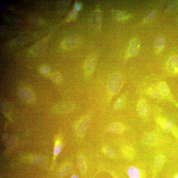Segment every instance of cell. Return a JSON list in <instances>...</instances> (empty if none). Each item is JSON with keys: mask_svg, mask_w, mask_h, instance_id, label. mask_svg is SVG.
Wrapping results in <instances>:
<instances>
[{"mask_svg": "<svg viewBox=\"0 0 178 178\" xmlns=\"http://www.w3.org/2000/svg\"><path fill=\"white\" fill-rule=\"evenodd\" d=\"M113 14L115 18L118 20L123 19L128 16L127 13L119 10H114L113 12Z\"/></svg>", "mask_w": 178, "mask_h": 178, "instance_id": "7c38bea8", "label": "cell"}, {"mask_svg": "<svg viewBox=\"0 0 178 178\" xmlns=\"http://www.w3.org/2000/svg\"><path fill=\"white\" fill-rule=\"evenodd\" d=\"M125 97L124 95H122L119 98L114 105L115 109H119L122 107L125 101Z\"/></svg>", "mask_w": 178, "mask_h": 178, "instance_id": "5bb4252c", "label": "cell"}, {"mask_svg": "<svg viewBox=\"0 0 178 178\" xmlns=\"http://www.w3.org/2000/svg\"><path fill=\"white\" fill-rule=\"evenodd\" d=\"M164 161V158L162 156H157L155 159V167L159 168L161 167Z\"/></svg>", "mask_w": 178, "mask_h": 178, "instance_id": "ac0fdd59", "label": "cell"}, {"mask_svg": "<svg viewBox=\"0 0 178 178\" xmlns=\"http://www.w3.org/2000/svg\"><path fill=\"white\" fill-rule=\"evenodd\" d=\"M165 44V40L162 37H159L157 38L155 42V46L158 49H162Z\"/></svg>", "mask_w": 178, "mask_h": 178, "instance_id": "e0dca14e", "label": "cell"}, {"mask_svg": "<svg viewBox=\"0 0 178 178\" xmlns=\"http://www.w3.org/2000/svg\"><path fill=\"white\" fill-rule=\"evenodd\" d=\"M105 153L109 156L113 157L115 156L114 152L113 150L109 147H107L105 149Z\"/></svg>", "mask_w": 178, "mask_h": 178, "instance_id": "7402d4cb", "label": "cell"}, {"mask_svg": "<svg viewBox=\"0 0 178 178\" xmlns=\"http://www.w3.org/2000/svg\"><path fill=\"white\" fill-rule=\"evenodd\" d=\"M78 163L79 168L81 172H83L85 169V165L84 160L82 157L79 158Z\"/></svg>", "mask_w": 178, "mask_h": 178, "instance_id": "ffe728a7", "label": "cell"}, {"mask_svg": "<svg viewBox=\"0 0 178 178\" xmlns=\"http://www.w3.org/2000/svg\"><path fill=\"white\" fill-rule=\"evenodd\" d=\"M77 16V14L76 12L74 11H72L70 13L69 16L72 19L76 18Z\"/></svg>", "mask_w": 178, "mask_h": 178, "instance_id": "4316f807", "label": "cell"}, {"mask_svg": "<svg viewBox=\"0 0 178 178\" xmlns=\"http://www.w3.org/2000/svg\"><path fill=\"white\" fill-rule=\"evenodd\" d=\"M107 129L110 132L119 133L122 131L123 128L119 124H113L109 125Z\"/></svg>", "mask_w": 178, "mask_h": 178, "instance_id": "8fae6325", "label": "cell"}, {"mask_svg": "<svg viewBox=\"0 0 178 178\" xmlns=\"http://www.w3.org/2000/svg\"><path fill=\"white\" fill-rule=\"evenodd\" d=\"M71 166H67L65 167L60 175H61V176H63V175H64L67 174L68 173V172L71 170Z\"/></svg>", "mask_w": 178, "mask_h": 178, "instance_id": "cb8c5ba5", "label": "cell"}, {"mask_svg": "<svg viewBox=\"0 0 178 178\" xmlns=\"http://www.w3.org/2000/svg\"><path fill=\"white\" fill-rule=\"evenodd\" d=\"M71 178H79L77 175H73Z\"/></svg>", "mask_w": 178, "mask_h": 178, "instance_id": "f1b7e54d", "label": "cell"}, {"mask_svg": "<svg viewBox=\"0 0 178 178\" xmlns=\"http://www.w3.org/2000/svg\"><path fill=\"white\" fill-rule=\"evenodd\" d=\"M94 22L95 25L99 27L101 24V19L99 12L97 11L95 12L94 16Z\"/></svg>", "mask_w": 178, "mask_h": 178, "instance_id": "2e32d148", "label": "cell"}, {"mask_svg": "<svg viewBox=\"0 0 178 178\" xmlns=\"http://www.w3.org/2000/svg\"><path fill=\"white\" fill-rule=\"evenodd\" d=\"M158 87L161 92L162 96L166 97L170 100L172 99L169 87L166 82L163 81L160 82Z\"/></svg>", "mask_w": 178, "mask_h": 178, "instance_id": "277c9868", "label": "cell"}, {"mask_svg": "<svg viewBox=\"0 0 178 178\" xmlns=\"http://www.w3.org/2000/svg\"><path fill=\"white\" fill-rule=\"evenodd\" d=\"M96 64V58L94 56L91 55L86 60L84 66L85 74L87 76H90L93 72Z\"/></svg>", "mask_w": 178, "mask_h": 178, "instance_id": "7a4b0ae2", "label": "cell"}, {"mask_svg": "<svg viewBox=\"0 0 178 178\" xmlns=\"http://www.w3.org/2000/svg\"><path fill=\"white\" fill-rule=\"evenodd\" d=\"M168 67L170 71L178 73V57L170 59L168 63Z\"/></svg>", "mask_w": 178, "mask_h": 178, "instance_id": "9c48e42d", "label": "cell"}, {"mask_svg": "<svg viewBox=\"0 0 178 178\" xmlns=\"http://www.w3.org/2000/svg\"><path fill=\"white\" fill-rule=\"evenodd\" d=\"M52 80L55 83H59L62 80L61 75L59 73H56L52 75Z\"/></svg>", "mask_w": 178, "mask_h": 178, "instance_id": "d6986e66", "label": "cell"}, {"mask_svg": "<svg viewBox=\"0 0 178 178\" xmlns=\"http://www.w3.org/2000/svg\"><path fill=\"white\" fill-rule=\"evenodd\" d=\"M62 148L61 145V144H57L54 150V154L55 155H58L61 151Z\"/></svg>", "mask_w": 178, "mask_h": 178, "instance_id": "d4e9b609", "label": "cell"}, {"mask_svg": "<svg viewBox=\"0 0 178 178\" xmlns=\"http://www.w3.org/2000/svg\"><path fill=\"white\" fill-rule=\"evenodd\" d=\"M137 109L140 115L146 116L148 112L147 105L146 100L144 98L140 99L137 104Z\"/></svg>", "mask_w": 178, "mask_h": 178, "instance_id": "3957f363", "label": "cell"}, {"mask_svg": "<svg viewBox=\"0 0 178 178\" xmlns=\"http://www.w3.org/2000/svg\"><path fill=\"white\" fill-rule=\"evenodd\" d=\"M90 120L89 117H86L80 123L77 129V133L80 136L83 135L88 127Z\"/></svg>", "mask_w": 178, "mask_h": 178, "instance_id": "5b68a950", "label": "cell"}, {"mask_svg": "<svg viewBox=\"0 0 178 178\" xmlns=\"http://www.w3.org/2000/svg\"><path fill=\"white\" fill-rule=\"evenodd\" d=\"M50 70L49 67H44L41 69V72L45 76H47L49 73Z\"/></svg>", "mask_w": 178, "mask_h": 178, "instance_id": "484cf974", "label": "cell"}, {"mask_svg": "<svg viewBox=\"0 0 178 178\" xmlns=\"http://www.w3.org/2000/svg\"><path fill=\"white\" fill-rule=\"evenodd\" d=\"M78 43V41L74 38H67L63 42L62 46L66 49H70L73 48L76 46Z\"/></svg>", "mask_w": 178, "mask_h": 178, "instance_id": "52a82bcc", "label": "cell"}, {"mask_svg": "<svg viewBox=\"0 0 178 178\" xmlns=\"http://www.w3.org/2000/svg\"><path fill=\"white\" fill-rule=\"evenodd\" d=\"M123 84L122 77L119 74H115L112 75L110 79L109 87L110 92L113 94H116L121 89Z\"/></svg>", "mask_w": 178, "mask_h": 178, "instance_id": "6da1fadb", "label": "cell"}, {"mask_svg": "<svg viewBox=\"0 0 178 178\" xmlns=\"http://www.w3.org/2000/svg\"><path fill=\"white\" fill-rule=\"evenodd\" d=\"M156 15V12L155 11H152L149 14L145 17L144 20L145 22H149L154 18Z\"/></svg>", "mask_w": 178, "mask_h": 178, "instance_id": "603a6c76", "label": "cell"}, {"mask_svg": "<svg viewBox=\"0 0 178 178\" xmlns=\"http://www.w3.org/2000/svg\"><path fill=\"white\" fill-rule=\"evenodd\" d=\"M127 172L130 178H140L139 170L136 167H130L128 170Z\"/></svg>", "mask_w": 178, "mask_h": 178, "instance_id": "30bf717a", "label": "cell"}, {"mask_svg": "<svg viewBox=\"0 0 178 178\" xmlns=\"http://www.w3.org/2000/svg\"><path fill=\"white\" fill-rule=\"evenodd\" d=\"M22 96L23 99L27 101H31L33 99V95L32 92L28 90L24 89L21 92Z\"/></svg>", "mask_w": 178, "mask_h": 178, "instance_id": "4fadbf2b", "label": "cell"}, {"mask_svg": "<svg viewBox=\"0 0 178 178\" xmlns=\"http://www.w3.org/2000/svg\"><path fill=\"white\" fill-rule=\"evenodd\" d=\"M75 8L77 11L80 10L81 9V5L79 3H76L75 4Z\"/></svg>", "mask_w": 178, "mask_h": 178, "instance_id": "83f0119b", "label": "cell"}, {"mask_svg": "<svg viewBox=\"0 0 178 178\" xmlns=\"http://www.w3.org/2000/svg\"><path fill=\"white\" fill-rule=\"evenodd\" d=\"M73 107V105L71 103L65 102L57 104L56 108L59 109L71 110Z\"/></svg>", "mask_w": 178, "mask_h": 178, "instance_id": "9a60e30c", "label": "cell"}, {"mask_svg": "<svg viewBox=\"0 0 178 178\" xmlns=\"http://www.w3.org/2000/svg\"><path fill=\"white\" fill-rule=\"evenodd\" d=\"M139 48L138 41L136 39L133 40L129 47V53L130 56L131 57L136 56L138 52Z\"/></svg>", "mask_w": 178, "mask_h": 178, "instance_id": "8992f818", "label": "cell"}, {"mask_svg": "<svg viewBox=\"0 0 178 178\" xmlns=\"http://www.w3.org/2000/svg\"><path fill=\"white\" fill-rule=\"evenodd\" d=\"M178 178V176L176 178Z\"/></svg>", "mask_w": 178, "mask_h": 178, "instance_id": "f546056e", "label": "cell"}, {"mask_svg": "<svg viewBox=\"0 0 178 178\" xmlns=\"http://www.w3.org/2000/svg\"><path fill=\"white\" fill-rule=\"evenodd\" d=\"M147 92L150 96L154 98H161L162 95L158 87L155 86H150L148 88Z\"/></svg>", "mask_w": 178, "mask_h": 178, "instance_id": "ba28073f", "label": "cell"}, {"mask_svg": "<svg viewBox=\"0 0 178 178\" xmlns=\"http://www.w3.org/2000/svg\"><path fill=\"white\" fill-rule=\"evenodd\" d=\"M173 124L170 120H167L165 121L164 124V127L167 131H170L172 128Z\"/></svg>", "mask_w": 178, "mask_h": 178, "instance_id": "44dd1931", "label": "cell"}]
</instances>
